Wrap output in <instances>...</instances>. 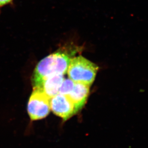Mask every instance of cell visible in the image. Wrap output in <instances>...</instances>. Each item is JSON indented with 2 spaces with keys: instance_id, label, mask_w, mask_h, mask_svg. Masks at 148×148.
<instances>
[{
  "instance_id": "obj_8",
  "label": "cell",
  "mask_w": 148,
  "mask_h": 148,
  "mask_svg": "<svg viewBox=\"0 0 148 148\" xmlns=\"http://www.w3.org/2000/svg\"><path fill=\"white\" fill-rule=\"evenodd\" d=\"M12 0H0V7L4 5L11 1Z\"/></svg>"
},
{
  "instance_id": "obj_1",
  "label": "cell",
  "mask_w": 148,
  "mask_h": 148,
  "mask_svg": "<svg viewBox=\"0 0 148 148\" xmlns=\"http://www.w3.org/2000/svg\"><path fill=\"white\" fill-rule=\"evenodd\" d=\"M76 51H60L42 59L36 67L32 78L33 88H38L45 79L53 74H66Z\"/></svg>"
},
{
  "instance_id": "obj_7",
  "label": "cell",
  "mask_w": 148,
  "mask_h": 148,
  "mask_svg": "<svg viewBox=\"0 0 148 148\" xmlns=\"http://www.w3.org/2000/svg\"><path fill=\"white\" fill-rule=\"evenodd\" d=\"M74 84L75 82L70 79H64L59 89V94H62L63 95H68L73 89Z\"/></svg>"
},
{
  "instance_id": "obj_4",
  "label": "cell",
  "mask_w": 148,
  "mask_h": 148,
  "mask_svg": "<svg viewBox=\"0 0 148 148\" xmlns=\"http://www.w3.org/2000/svg\"><path fill=\"white\" fill-rule=\"evenodd\" d=\"M50 109L53 113L67 120L76 113L74 104L68 95L58 94L50 99Z\"/></svg>"
},
{
  "instance_id": "obj_3",
  "label": "cell",
  "mask_w": 148,
  "mask_h": 148,
  "mask_svg": "<svg viewBox=\"0 0 148 148\" xmlns=\"http://www.w3.org/2000/svg\"><path fill=\"white\" fill-rule=\"evenodd\" d=\"M50 99L40 89L33 88L27 104V112L31 120L41 119L49 114Z\"/></svg>"
},
{
  "instance_id": "obj_5",
  "label": "cell",
  "mask_w": 148,
  "mask_h": 148,
  "mask_svg": "<svg viewBox=\"0 0 148 148\" xmlns=\"http://www.w3.org/2000/svg\"><path fill=\"white\" fill-rule=\"evenodd\" d=\"M90 86L81 82H75L74 87L68 96L74 104L76 113L84 107L90 92Z\"/></svg>"
},
{
  "instance_id": "obj_2",
  "label": "cell",
  "mask_w": 148,
  "mask_h": 148,
  "mask_svg": "<svg viewBox=\"0 0 148 148\" xmlns=\"http://www.w3.org/2000/svg\"><path fill=\"white\" fill-rule=\"evenodd\" d=\"M99 67L82 56L73 57L67 73L69 78L75 82H81L91 86L95 80Z\"/></svg>"
},
{
  "instance_id": "obj_6",
  "label": "cell",
  "mask_w": 148,
  "mask_h": 148,
  "mask_svg": "<svg viewBox=\"0 0 148 148\" xmlns=\"http://www.w3.org/2000/svg\"><path fill=\"white\" fill-rule=\"evenodd\" d=\"M64 79L63 75L53 74L45 79L39 87L33 88L40 89L50 99L59 94V89Z\"/></svg>"
}]
</instances>
